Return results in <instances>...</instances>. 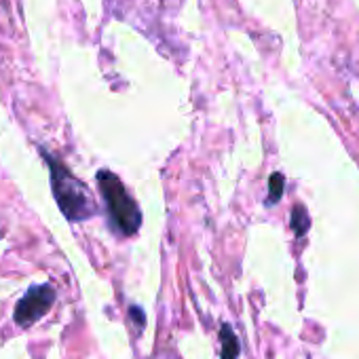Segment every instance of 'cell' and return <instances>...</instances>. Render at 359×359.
I'll use <instances>...</instances> for the list:
<instances>
[{
	"label": "cell",
	"instance_id": "cell-4",
	"mask_svg": "<svg viewBox=\"0 0 359 359\" xmlns=\"http://www.w3.org/2000/svg\"><path fill=\"white\" fill-rule=\"evenodd\" d=\"M220 342H222V359H237L239 357V340L229 323L220 330Z\"/></svg>",
	"mask_w": 359,
	"mask_h": 359
},
{
	"label": "cell",
	"instance_id": "cell-6",
	"mask_svg": "<svg viewBox=\"0 0 359 359\" xmlns=\"http://www.w3.org/2000/svg\"><path fill=\"white\" fill-rule=\"evenodd\" d=\"M292 226L296 231V235H304V231L309 229V216L302 208H294V214H292Z\"/></svg>",
	"mask_w": 359,
	"mask_h": 359
},
{
	"label": "cell",
	"instance_id": "cell-1",
	"mask_svg": "<svg viewBox=\"0 0 359 359\" xmlns=\"http://www.w3.org/2000/svg\"><path fill=\"white\" fill-rule=\"evenodd\" d=\"M43 158L47 161L51 169V187H53V197L64 212V216L72 222H83L95 214V201L87 187L81 182L79 177L72 175V171L57 158H53L49 152L43 150Z\"/></svg>",
	"mask_w": 359,
	"mask_h": 359
},
{
	"label": "cell",
	"instance_id": "cell-5",
	"mask_svg": "<svg viewBox=\"0 0 359 359\" xmlns=\"http://www.w3.org/2000/svg\"><path fill=\"white\" fill-rule=\"evenodd\" d=\"M269 203H277L283 195V175L281 173H273V177L269 180Z\"/></svg>",
	"mask_w": 359,
	"mask_h": 359
},
{
	"label": "cell",
	"instance_id": "cell-3",
	"mask_svg": "<svg viewBox=\"0 0 359 359\" xmlns=\"http://www.w3.org/2000/svg\"><path fill=\"white\" fill-rule=\"evenodd\" d=\"M55 302V290L51 285H34L24 294V298L15 306V321L22 327L34 325L39 319H43L49 309Z\"/></svg>",
	"mask_w": 359,
	"mask_h": 359
},
{
	"label": "cell",
	"instance_id": "cell-2",
	"mask_svg": "<svg viewBox=\"0 0 359 359\" xmlns=\"http://www.w3.org/2000/svg\"><path fill=\"white\" fill-rule=\"evenodd\" d=\"M97 187L106 201V210H108V216H110V222L114 224V229L127 237L135 235L142 224V214H140L137 203L125 191L121 180L112 171L102 169V171H97Z\"/></svg>",
	"mask_w": 359,
	"mask_h": 359
}]
</instances>
